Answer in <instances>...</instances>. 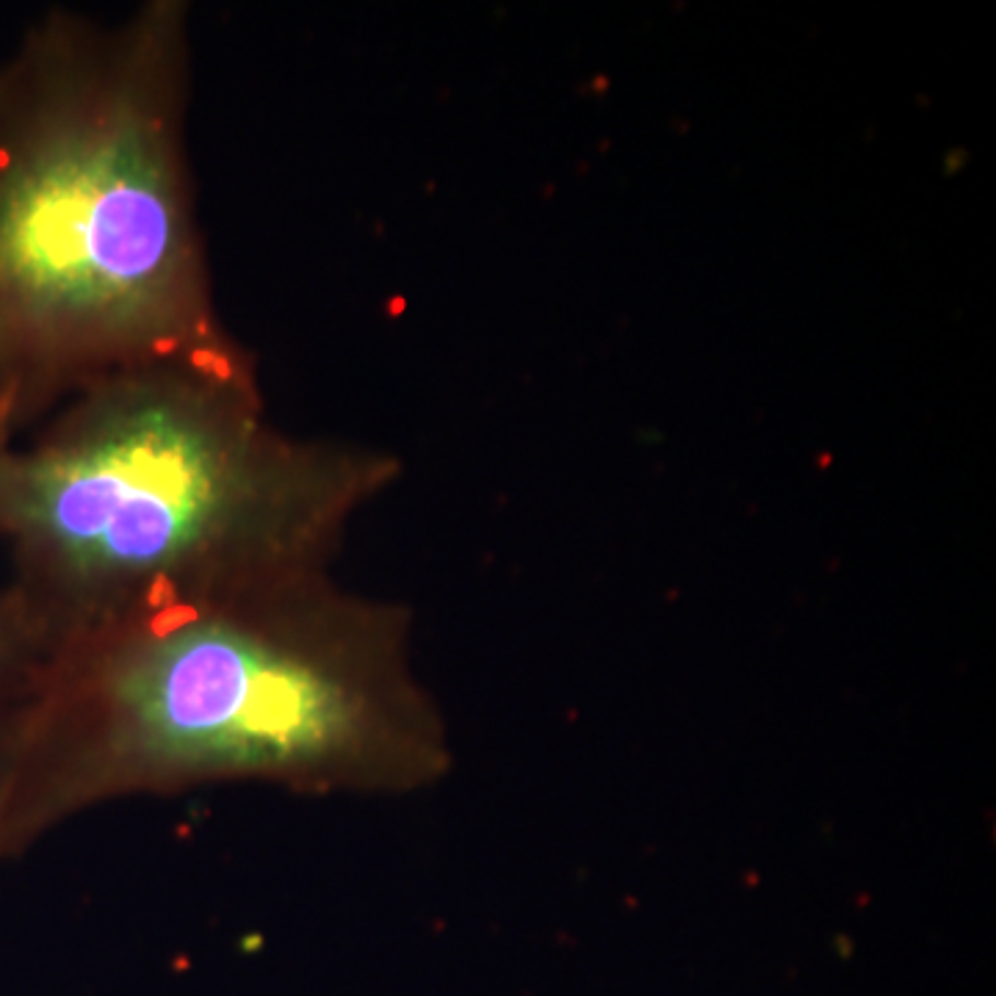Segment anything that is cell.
Returning <instances> with one entry per match:
<instances>
[{"label":"cell","instance_id":"277c9868","mask_svg":"<svg viewBox=\"0 0 996 996\" xmlns=\"http://www.w3.org/2000/svg\"><path fill=\"white\" fill-rule=\"evenodd\" d=\"M50 637L12 584H0V864H7V820L20 755L39 698Z\"/></svg>","mask_w":996,"mask_h":996},{"label":"cell","instance_id":"7a4b0ae2","mask_svg":"<svg viewBox=\"0 0 996 996\" xmlns=\"http://www.w3.org/2000/svg\"><path fill=\"white\" fill-rule=\"evenodd\" d=\"M191 12H50L0 67V446L119 374L249 372L189 159Z\"/></svg>","mask_w":996,"mask_h":996},{"label":"cell","instance_id":"6da1fadb","mask_svg":"<svg viewBox=\"0 0 996 996\" xmlns=\"http://www.w3.org/2000/svg\"><path fill=\"white\" fill-rule=\"evenodd\" d=\"M410 612L332 571L169 598L50 645L7 820V862L130 797L260 784L410 795L452 770Z\"/></svg>","mask_w":996,"mask_h":996},{"label":"cell","instance_id":"3957f363","mask_svg":"<svg viewBox=\"0 0 996 996\" xmlns=\"http://www.w3.org/2000/svg\"><path fill=\"white\" fill-rule=\"evenodd\" d=\"M390 455L274 424L258 368H148L0 446V546L50 643L150 604L332 571Z\"/></svg>","mask_w":996,"mask_h":996}]
</instances>
